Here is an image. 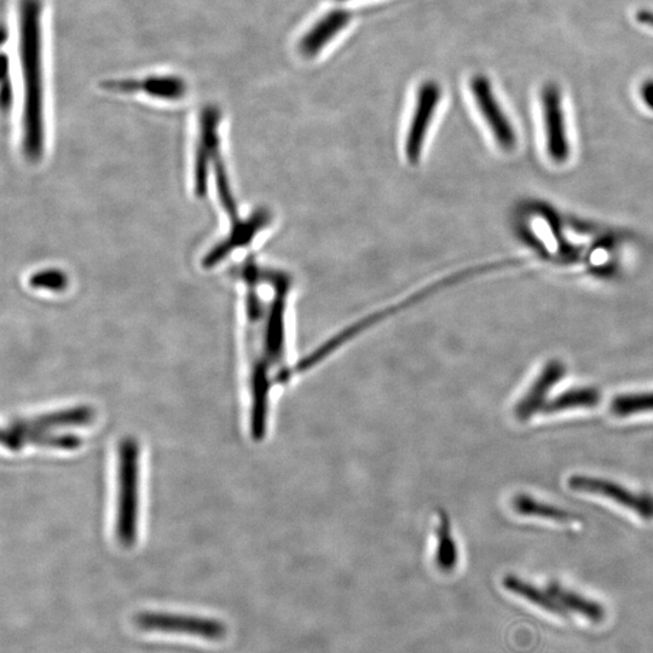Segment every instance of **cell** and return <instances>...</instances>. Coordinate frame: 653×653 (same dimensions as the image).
Masks as SVG:
<instances>
[{"mask_svg":"<svg viewBox=\"0 0 653 653\" xmlns=\"http://www.w3.org/2000/svg\"><path fill=\"white\" fill-rule=\"evenodd\" d=\"M43 0H21L19 52L23 84V150L37 161L44 152Z\"/></svg>","mask_w":653,"mask_h":653,"instance_id":"1","label":"cell"},{"mask_svg":"<svg viewBox=\"0 0 653 653\" xmlns=\"http://www.w3.org/2000/svg\"><path fill=\"white\" fill-rule=\"evenodd\" d=\"M140 446L134 438H124L118 449L117 531L120 545H135L140 511Z\"/></svg>","mask_w":653,"mask_h":653,"instance_id":"2","label":"cell"},{"mask_svg":"<svg viewBox=\"0 0 653 653\" xmlns=\"http://www.w3.org/2000/svg\"><path fill=\"white\" fill-rule=\"evenodd\" d=\"M267 281L273 282L275 296L263 329L260 346L262 360L268 364L274 374L275 384H283L293 375L286 367V327L285 314L290 281L280 274H268Z\"/></svg>","mask_w":653,"mask_h":653,"instance_id":"3","label":"cell"},{"mask_svg":"<svg viewBox=\"0 0 653 653\" xmlns=\"http://www.w3.org/2000/svg\"><path fill=\"white\" fill-rule=\"evenodd\" d=\"M540 101L548 159L557 165L566 164L570 159L571 146L563 94L559 85L553 82L543 85Z\"/></svg>","mask_w":653,"mask_h":653,"instance_id":"4","label":"cell"},{"mask_svg":"<svg viewBox=\"0 0 653 653\" xmlns=\"http://www.w3.org/2000/svg\"><path fill=\"white\" fill-rule=\"evenodd\" d=\"M470 89L479 113L487 124L496 144L505 152H512L518 144L516 129L495 95L493 85L484 74L473 75Z\"/></svg>","mask_w":653,"mask_h":653,"instance_id":"5","label":"cell"},{"mask_svg":"<svg viewBox=\"0 0 653 653\" xmlns=\"http://www.w3.org/2000/svg\"><path fill=\"white\" fill-rule=\"evenodd\" d=\"M136 623L144 631L196 635L211 640L221 639L227 633L223 623L211 618L159 612H144L137 616Z\"/></svg>","mask_w":653,"mask_h":653,"instance_id":"6","label":"cell"},{"mask_svg":"<svg viewBox=\"0 0 653 653\" xmlns=\"http://www.w3.org/2000/svg\"><path fill=\"white\" fill-rule=\"evenodd\" d=\"M441 97V86L436 82L429 80V82L421 84L406 140V158L410 164L419 163L427 132H429Z\"/></svg>","mask_w":653,"mask_h":653,"instance_id":"7","label":"cell"},{"mask_svg":"<svg viewBox=\"0 0 653 653\" xmlns=\"http://www.w3.org/2000/svg\"><path fill=\"white\" fill-rule=\"evenodd\" d=\"M569 488L585 493L603 495L618 505L629 508L644 519H653V496L637 495L622 485L606 481L603 478L572 476L568 481Z\"/></svg>","mask_w":653,"mask_h":653,"instance_id":"8","label":"cell"},{"mask_svg":"<svg viewBox=\"0 0 653 653\" xmlns=\"http://www.w3.org/2000/svg\"><path fill=\"white\" fill-rule=\"evenodd\" d=\"M103 89L119 94H135L142 92L159 100L177 101L187 94L186 80L178 75L161 74L148 75L144 79L108 80L103 83Z\"/></svg>","mask_w":653,"mask_h":653,"instance_id":"9","label":"cell"},{"mask_svg":"<svg viewBox=\"0 0 653 653\" xmlns=\"http://www.w3.org/2000/svg\"><path fill=\"white\" fill-rule=\"evenodd\" d=\"M219 123L221 112L216 106H207L200 115V140L195 161V194L205 198L207 192L208 164L219 152Z\"/></svg>","mask_w":653,"mask_h":653,"instance_id":"10","label":"cell"},{"mask_svg":"<svg viewBox=\"0 0 653 653\" xmlns=\"http://www.w3.org/2000/svg\"><path fill=\"white\" fill-rule=\"evenodd\" d=\"M95 410L77 407L57 410L54 413L38 415L36 418L14 421L7 429L14 432H59L67 427L89 425L95 420Z\"/></svg>","mask_w":653,"mask_h":653,"instance_id":"11","label":"cell"},{"mask_svg":"<svg viewBox=\"0 0 653 653\" xmlns=\"http://www.w3.org/2000/svg\"><path fill=\"white\" fill-rule=\"evenodd\" d=\"M269 222V212L262 208V210L254 212L247 221L234 224L233 231H231L228 238L207 254L204 260H202V265L206 269L216 267L217 264L229 256L231 251L251 244V241L256 238L259 231L267 227Z\"/></svg>","mask_w":653,"mask_h":653,"instance_id":"12","label":"cell"},{"mask_svg":"<svg viewBox=\"0 0 653 653\" xmlns=\"http://www.w3.org/2000/svg\"><path fill=\"white\" fill-rule=\"evenodd\" d=\"M565 373L566 366L562 361L553 360L548 362L533 386L518 402L516 407L517 418L520 421L529 420L531 416L540 412L546 404L547 395L563 379Z\"/></svg>","mask_w":653,"mask_h":653,"instance_id":"13","label":"cell"},{"mask_svg":"<svg viewBox=\"0 0 653 653\" xmlns=\"http://www.w3.org/2000/svg\"><path fill=\"white\" fill-rule=\"evenodd\" d=\"M351 20V14L344 9H333L321 17L299 43V50L306 57L319 54L331 40L342 32Z\"/></svg>","mask_w":653,"mask_h":653,"instance_id":"14","label":"cell"},{"mask_svg":"<svg viewBox=\"0 0 653 653\" xmlns=\"http://www.w3.org/2000/svg\"><path fill=\"white\" fill-rule=\"evenodd\" d=\"M3 446L13 450V452L26 446L73 450L82 446V438L72 435V433L4 430Z\"/></svg>","mask_w":653,"mask_h":653,"instance_id":"15","label":"cell"},{"mask_svg":"<svg viewBox=\"0 0 653 653\" xmlns=\"http://www.w3.org/2000/svg\"><path fill=\"white\" fill-rule=\"evenodd\" d=\"M504 586L508 591L529 600L530 603L540 606L542 609L552 612V614L558 616L568 614V610L550 592L542 591V589L530 585V583L520 580L516 576H507L504 580Z\"/></svg>","mask_w":653,"mask_h":653,"instance_id":"16","label":"cell"},{"mask_svg":"<svg viewBox=\"0 0 653 653\" xmlns=\"http://www.w3.org/2000/svg\"><path fill=\"white\" fill-rule=\"evenodd\" d=\"M566 610L577 612L593 622H602L605 618V610L602 605L589 600L582 595L570 592L558 583H552L547 589Z\"/></svg>","mask_w":653,"mask_h":653,"instance_id":"17","label":"cell"},{"mask_svg":"<svg viewBox=\"0 0 653 653\" xmlns=\"http://www.w3.org/2000/svg\"><path fill=\"white\" fill-rule=\"evenodd\" d=\"M599 401L600 392L597 389H593V387H585V389L566 391L564 394L554 398V400L546 402L542 408V412L553 414L572 408H592L597 406Z\"/></svg>","mask_w":653,"mask_h":653,"instance_id":"18","label":"cell"},{"mask_svg":"<svg viewBox=\"0 0 653 653\" xmlns=\"http://www.w3.org/2000/svg\"><path fill=\"white\" fill-rule=\"evenodd\" d=\"M514 510L523 516L540 517L558 520V522H570L575 517L569 512L560 510L558 507L543 504L528 495H518L513 501Z\"/></svg>","mask_w":653,"mask_h":653,"instance_id":"19","label":"cell"},{"mask_svg":"<svg viewBox=\"0 0 653 653\" xmlns=\"http://www.w3.org/2000/svg\"><path fill=\"white\" fill-rule=\"evenodd\" d=\"M212 160L216 170V181L219 199H221L222 206L225 212H227V215L230 217L231 222H233V224L239 223L238 206H236L234 196L231 194L229 179L227 176V171H225L221 153L217 152L216 155L213 156Z\"/></svg>","mask_w":653,"mask_h":653,"instance_id":"20","label":"cell"},{"mask_svg":"<svg viewBox=\"0 0 653 653\" xmlns=\"http://www.w3.org/2000/svg\"><path fill=\"white\" fill-rule=\"evenodd\" d=\"M611 410L617 416L653 412V392L617 396L612 401Z\"/></svg>","mask_w":653,"mask_h":653,"instance_id":"21","label":"cell"},{"mask_svg":"<svg viewBox=\"0 0 653 653\" xmlns=\"http://www.w3.org/2000/svg\"><path fill=\"white\" fill-rule=\"evenodd\" d=\"M30 285L33 288H40V290L62 292L68 286V279L61 270H44L31 277Z\"/></svg>","mask_w":653,"mask_h":653,"instance_id":"22","label":"cell"},{"mask_svg":"<svg viewBox=\"0 0 653 653\" xmlns=\"http://www.w3.org/2000/svg\"><path fill=\"white\" fill-rule=\"evenodd\" d=\"M4 77H3V89H2V111L4 114H7L13 108L14 94H13V85H11L10 69L8 67L7 57L4 56Z\"/></svg>","mask_w":653,"mask_h":653,"instance_id":"23","label":"cell"},{"mask_svg":"<svg viewBox=\"0 0 653 653\" xmlns=\"http://www.w3.org/2000/svg\"><path fill=\"white\" fill-rule=\"evenodd\" d=\"M641 100H643L646 108L653 112V79L646 80L640 88Z\"/></svg>","mask_w":653,"mask_h":653,"instance_id":"24","label":"cell"},{"mask_svg":"<svg viewBox=\"0 0 653 653\" xmlns=\"http://www.w3.org/2000/svg\"><path fill=\"white\" fill-rule=\"evenodd\" d=\"M635 19L640 23V25L653 28V11L647 9H641L635 15Z\"/></svg>","mask_w":653,"mask_h":653,"instance_id":"25","label":"cell"}]
</instances>
